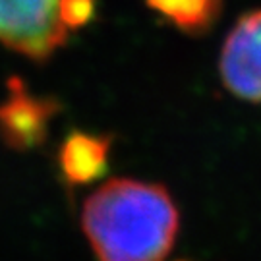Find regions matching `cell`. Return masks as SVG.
Listing matches in <instances>:
<instances>
[{"label":"cell","mask_w":261,"mask_h":261,"mask_svg":"<svg viewBox=\"0 0 261 261\" xmlns=\"http://www.w3.org/2000/svg\"><path fill=\"white\" fill-rule=\"evenodd\" d=\"M180 217L167 188L114 178L85 199L82 228L97 261H163Z\"/></svg>","instance_id":"1"},{"label":"cell","mask_w":261,"mask_h":261,"mask_svg":"<svg viewBox=\"0 0 261 261\" xmlns=\"http://www.w3.org/2000/svg\"><path fill=\"white\" fill-rule=\"evenodd\" d=\"M68 2L0 0V45L33 60H47L72 35L64 19Z\"/></svg>","instance_id":"2"},{"label":"cell","mask_w":261,"mask_h":261,"mask_svg":"<svg viewBox=\"0 0 261 261\" xmlns=\"http://www.w3.org/2000/svg\"><path fill=\"white\" fill-rule=\"evenodd\" d=\"M219 70L230 93L261 103V10L236 21L221 50Z\"/></svg>","instance_id":"3"},{"label":"cell","mask_w":261,"mask_h":261,"mask_svg":"<svg viewBox=\"0 0 261 261\" xmlns=\"http://www.w3.org/2000/svg\"><path fill=\"white\" fill-rule=\"evenodd\" d=\"M56 105L28 91L19 80H10L8 97L0 105V136L12 149H33L47 138Z\"/></svg>","instance_id":"4"},{"label":"cell","mask_w":261,"mask_h":261,"mask_svg":"<svg viewBox=\"0 0 261 261\" xmlns=\"http://www.w3.org/2000/svg\"><path fill=\"white\" fill-rule=\"evenodd\" d=\"M111 153V138L87 132H72L60 147V170L72 186L103 178Z\"/></svg>","instance_id":"5"},{"label":"cell","mask_w":261,"mask_h":261,"mask_svg":"<svg viewBox=\"0 0 261 261\" xmlns=\"http://www.w3.org/2000/svg\"><path fill=\"white\" fill-rule=\"evenodd\" d=\"M153 12L188 33H201L213 25L221 0H145Z\"/></svg>","instance_id":"6"}]
</instances>
